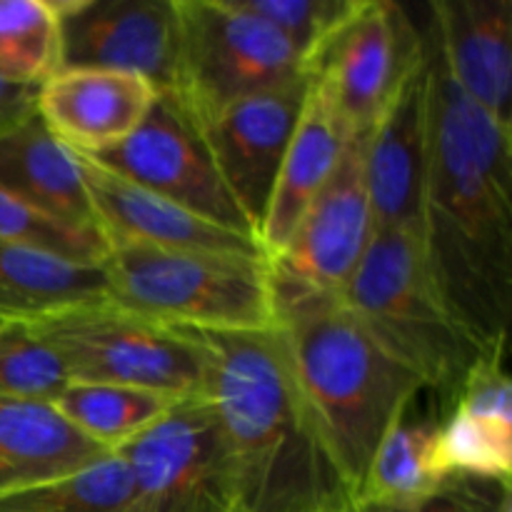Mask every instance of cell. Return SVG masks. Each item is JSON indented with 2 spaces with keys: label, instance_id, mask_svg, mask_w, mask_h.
Wrapping results in <instances>:
<instances>
[{
  "label": "cell",
  "instance_id": "obj_22",
  "mask_svg": "<svg viewBox=\"0 0 512 512\" xmlns=\"http://www.w3.org/2000/svg\"><path fill=\"white\" fill-rule=\"evenodd\" d=\"M420 395H415L380 440L358 500H410L430 493L448 478L438 465L443 415L418 413Z\"/></svg>",
  "mask_w": 512,
  "mask_h": 512
},
{
  "label": "cell",
  "instance_id": "obj_1",
  "mask_svg": "<svg viewBox=\"0 0 512 512\" xmlns=\"http://www.w3.org/2000/svg\"><path fill=\"white\" fill-rule=\"evenodd\" d=\"M430 163L423 238L430 265L480 348L508 343L512 128L445 75L428 43Z\"/></svg>",
  "mask_w": 512,
  "mask_h": 512
},
{
  "label": "cell",
  "instance_id": "obj_9",
  "mask_svg": "<svg viewBox=\"0 0 512 512\" xmlns=\"http://www.w3.org/2000/svg\"><path fill=\"white\" fill-rule=\"evenodd\" d=\"M428 38L403 5L360 0V8L310 65V80L350 138L368 135L405 80L425 63Z\"/></svg>",
  "mask_w": 512,
  "mask_h": 512
},
{
  "label": "cell",
  "instance_id": "obj_25",
  "mask_svg": "<svg viewBox=\"0 0 512 512\" xmlns=\"http://www.w3.org/2000/svg\"><path fill=\"white\" fill-rule=\"evenodd\" d=\"M130 473L118 455L50 483L0 495V512H125Z\"/></svg>",
  "mask_w": 512,
  "mask_h": 512
},
{
  "label": "cell",
  "instance_id": "obj_31",
  "mask_svg": "<svg viewBox=\"0 0 512 512\" xmlns=\"http://www.w3.org/2000/svg\"><path fill=\"white\" fill-rule=\"evenodd\" d=\"M40 85H23L0 75V133L35 113Z\"/></svg>",
  "mask_w": 512,
  "mask_h": 512
},
{
  "label": "cell",
  "instance_id": "obj_23",
  "mask_svg": "<svg viewBox=\"0 0 512 512\" xmlns=\"http://www.w3.org/2000/svg\"><path fill=\"white\" fill-rule=\"evenodd\" d=\"M173 403L178 400L153 390L108 383H73V380L53 400L68 423H73L85 438L103 445L110 453L158 423Z\"/></svg>",
  "mask_w": 512,
  "mask_h": 512
},
{
  "label": "cell",
  "instance_id": "obj_27",
  "mask_svg": "<svg viewBox=\"0 0 512 512\" xmlns=\"http://www.w3.org/2000/svg\"><path fill=\"white\" fill-rule=\"evenodd\" d=\"M68 383L60 358L33 325H0V400L53 403Z\"/></svg>",
  "mask_w": 512,
  "mask_h": 512
},
{
  "label": "cell",
  "instance_id": "obj_32",
  "mask_svg": "<svg viewBox=\"0 0 512 512\" xmlns=\"http://www.w3.org/2000/svg\"><path fill=\"white\" fill-rule=\"evenodd\" d=\"M508 512H512V508H510V510H508Z\"/></svg>",
  "mask_w": 512,
  "mask_h": 512
},
{
  "label": "cell",
  "instance_id": "obj_18",
  "mask_svg": "<svg viewBox=\"0 0 512 512\" xmlns=\"http://www.w3.org/2000/svg\"><path fill=\"white\" fill-rule=\"evenodd\" d=\"M348 138L350 135L325 103L323 93L310 80L298 125L285 150L273 198L260 228V248L265 258L275 260L283 253L295 225L338 168Z\"/></svg>",
  "mask_w": 512,
  "mask_h": 512
},
{
  "label": "cell",
  "instance_id": "obj_29",
  "mask_svg": "<svg viewBox=\"0 0 512 512\" xmlns=\"http://www.w3.org/2000/svg\"><path fill=\"white\" fill-rule=\"evenodd\" d=\"M250 13L273 25L310 65L328 40L360 8V0H240Z\"/></svg>",
  "mask_w": 512,
  "mask_h": 512
},
{
  "label": "cell",
  "instance_id": "obj_4",
  "mask_svg": "<svg viewBox=\"0 0 512 512\" xmlns=\"http://www.w3.org/2000/svg\"><path fill=\"white\" fill-rule=\"evenodd\" d=\"M338 295L370 335L445 405L475 360L488 353L450 308L430 265L423 228L375 230L358 270Z\"/></svg>",
  "mask_w": 512,
  "mask_h": 512
},
{
  "label": "cell",
  "instance_id": "obj_15",
  "mask_svg": "<svg viewBox=\"0 0 512 512\" xmlns=\"http://www.w3.org/2000/svg\"><path fill=\"white\" fill-rule=\"evenodd\" d=\"M78 155V153H75ZM85 193L93 208L95 228L105 243H133L150 248L173 250H210V253L263 255L258 240L248 233L223 228L213 220L130 180L103 168L88 155H78Z\"/></svg>",
  "mask_w": 512,
  "mask_h": 512
},
{
  "label": "cell",
  "instance_id": "obj_11",
  "mask_svg": "<svg viewBox=\"0 0 512 512\" xmlns=\"http://www.w3.org/2000/svg\"><path fill=\"white\" fill-rule=\"evenodd\" d=\"M60 23V68L143 75L173 90L178 58L175 0H50Z\"/></svg>",
  "mask_w": 512,
  "mask_h": 512
},
{
  "label": "cell",
  "instance_id": "obj_12",
  "mask_svg": "<svg viewBox=\"0 0 512 512\" xmlns=\"http://www.w3.org/2000/svg\"><path fill=\"white\" fill-rule=\"evenodd\" d=\"M308 85L310 75L238 100L198 123L225 190L258 243Z\"/></svg>",
  "mask_w": 512,
  "mask_h": 512
},
{
  "label": "cell",
  "instance_id": "obj_28",
  "mask_svg": "<svg viewBox=\"0 0 512 512\" xmlns=\"http://www.w3.org/2000/svg\"><path fill=\"white\" fill-rule=\"evenodd\" d=\"M0 240L28 245L83 265H100L108 253V243L100 233L70 228L60 220L48 218L33 205L8 193L3 185H0Z\"/></svg>",
  "mask_w": 512,
  "mask_h": 512
},
{
  "label": "cell",
  "instance_id": "obj_26",
  "mask_svg": "<svg viewBox=\"0 0 512 512\" xmlns=\"http://www.w3.org/2000/svg\"><path fill=\"white\" fill-rule=\"evenodd\" d=\"M438 465L445 475L510 480L512 425L445 410L438 435Z\"/></svg>",
  "mask_w": 512,
  "mask_h": 512
},
{
  "label": "cell",
  "instance_id": "obj_20",
  "mask_svg": "<svg viewBox=\"0 0 512 512\" xmlns=\"http://www.w3.org/2000/svg\"><path fill=\"white\" fill-rule=\"evenodd\" d=\"M108 455L53 403L0 400V495L68 478Z\"/></svg>",
  "mask_w": 512,
  "mask_h": 512
},
{
  "label": "cell",
  "instance_id": "obj_6",
  "mask_svg": "<svg viewBox=\"0 0 512 512\" xmlns=\"http://www.w3.org/2000/svg\"><path fill=\"white\" fill-rule=\"evenodd\" d=\"M175 5L178 58L170 93L195 123L310 75L298 50L240 0H175Z\"/></svg>",
  "mask_w": 512,
  "mask_h": 512
},
{
  "label": "cell",
  "instance_id": "obj_13",
  "mask_svg": "<svg viewBox=\"0 0 512 512\" xmlns=\"http://www.w3.org/2000/svg\"><path fill=\"white\" fill-rule=\"evenodd\" d=\"M375 235L365 183V135L345 143L340 163L295 225L273 270L323 293H340L358 270Z\"/></svg>",
  "mask_w": 512,
  "mask_h": 512
},
{
  "label": "cell",
  "instance_id": "obj_19",
  "mask_svg": "<svg viewBox=\"0 0 512 512\" xmlns=\"http://www.w3.org/2000/svg\"><path fill=\"white\" fill-rule=\"evenodd\" d=\"M0 185L48 218L98 233L78 155L45 128L38 113L0 133Z\"/></svg>",
  "mask_w": 512,
  "mask_h": 512
},
{
  "label": "cell",
  "instance_id": "obj_8",
  "mask_svg": "<svg viewBox=\"0 0 512 512\" xmlns=\"http://www.w3.org/2000/svg\"><path fill=\"white\" fill-rule=\"evenodd\" d=\"M115 455L130 473L125 512H243L228 445L203 395L170 405Z\"/></svg>",
  "mask_w": 512,
  "mask_h": 512
},
{
  "label": "cell",
  "instance_id": "obj_14",
  "mask_svg": "<svg viewBox=\"0 0 512 512\" xmlns=\"http://www.w3.org/2000/svg\"><path fill=\"white\" fill-rule=\"evenodd\" d=\"M430 163V63L405 80L365 135V183L375 230L423 228Z\"/></svg>",
  "mask_w": 512,
  "mask_h": 512
},
{
  "label": "cell",
  "instance_id": "obj_16",
  "mask_svg": "<svg viewBox=\"0 0 512 512\" xmlns=\"http://www.w3.org/2000/svg\"><path fill=\"white\" fill-rule=\"evenodd\" d=\"M158 93L143 75L60 68L40 83L35 113L65 148L93 158L133 135Z\"/></svg>",
  "mask_w": 512,
  "mask_h": 512
},
{
  "label": "cell",
  "instance_id": "obj_7",
  "mask_svg": "<svg viewBox=\"0 0 512 512\" xmlns=\"http://www.w3.org/2000/svg\"><path fill=\"white\" fill-rule=\"evenodd\" d=\"M73 383H108L153 390L173 400L203 388L198 345L180 328L145 320L108 300L73 305L35 320Z\"/></svg>",
  "mask_w": 512,
  "mask_h": 512
},
{
  "label": "cell",
  "instance_id": "obj_21",
  "mask_svg": "<svg viewBox=\"0 0 512 512\" xmlns=\"http://www.w3.org/2000/svg\"><path fill=\"white\" fill-rule=\"evenodd\" d=\"M105 298L103 268L0 240V325L35 323Z\"/></svg>",
  "mask_w": 512,
  "mask_h": 512
},
{
  "label": "cell",
  "instance_id": "obj_10",
  "mask_svg": "<svg viewBox=\"0 0 512 512\" xmlns=\"http://www.w3.org/2000/svg\"><path fill=\"white\" fill-rule=\"evenodd\" d=\"M93 160L130 183L183 205L190 213L253 235L220 180L198 123L170 90H160L133 135L115 148L93 155Z\"/></svg>",
  "mask_w": 512,
  "mask_h": 512
},
{
  "label": "cell",
  "instance_id": "obj_24",
  "mask_svg": "<svg viewBox=\"0 0 512 512\" xmlns=\"http://www.w3.org/2000/svg\"><path fill=\"white\" fill-rule=\"evenodd\" d=\"M60 70V23L50 0H0V75L40 85Z\"/></svg>",
  "mask_w": 512,
  "mask_h": 512
},
{
  "label": "cell",
  "instance_id": "obj_3",
  "mask_svg": "<svg viewBox=\"0 0 512 512\" xmlns=\"http://www.w3.org/2000/svg\"><path fill=\"white\" fill-rule=\"evenodd\" d=\"M273 288L275 328L283 335L295 385L353 505L383 435L425 388L338 293L308 288L275 270Z\"/></svg>",
  "mask_w": 512,
  "mask_h": 512
},
{
  "label": "cell",
  "instance_id": "obj_5",
  "mask_svg": "<svg viewBox=\"0 0 512 512\" xmlns=\"http://www.w3.org/2000/svg\"><path fill=\"white\" fill-rule=\"evenodd\" d=\"M100 268L108 303L165 328L275 325L273 265L263 255L113 243Z\"/></svg>",
  "mask_w": 512,
  "mask_h": 512
},
{
  "label": "cell",
  "instance_id": "obj_30",
  "mask_svg": "<svg viewBox=\"0 0 512 512\" xmlns=\"http://www.w3.org/2000/svg\"><path fill=\"white\" fill-rule=\"evenodd\" d=\"M510 480L448 475L438 488L410 500H358L348 512H508Z\"/></svg>",
  "mask_w": 512,
  "mask_h": 512
},
{
  "label": "cell",
  "instance_id": "obj_2",
  "mask_svg": "<svg viewBox=\"0 0 512 512\" xmlns=\"http://www.w3.org/2000/svg\"><path fill=\"white\" fill-rule=\"evenodd\" d=\"M238 478L243 512H348L290 370L280 330H188Z\"/></svg>",
  "mask_w": 512,
  "mask_h": 512
},
{
  "label": "cell",
  "instance_id": "obj_17",
  "mask_svg": "<svg viewBox=\"0 0 512 512\" xmlns=\"http://www.w3.org/2000/svg\"><path fill=\"white\" fill-rule=\"evenodd\" d=\"M428 43L445 75L500 123L512 120V0H435Z\"/></svg>",
  "mask_w": 512,
  "mask_h": 512
}]
</instances>
